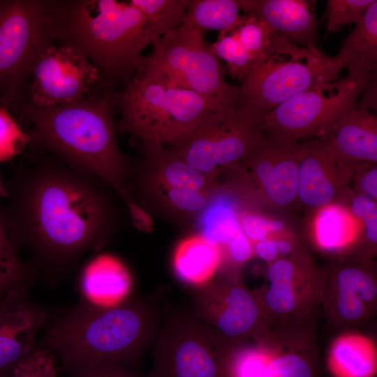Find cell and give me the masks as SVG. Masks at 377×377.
I'll return each mask as SVG.
<instances>
[{
	"label": "cell",
	"mask_w": 377,
	"mask_h": 377,
	"mask_svg": "<svg viewBox=\"0 0 377 377\" xmlns=\"http://www.w3.org/2000/svg\"><path fill=\"white\" fill-rule=\"evenodd\" d=\"M32 154L3 187L8 202L0 207L1 216L15 246H27L40 268L64 270L110 235L109 186L54 155Z\"/></svg>",
	"instance_id": "obj_1"
},
{
	"label": "cell",
	"mask_w": 377,
	"mask_h": 377,
	"mask_svg": "<svg viewBox=\"0 0 377 377\" xmlns=\"http://www.w3.org/2000/svg\"><path fill=\"white\" fill-rule=\"evenodd\" d=\"M113 94L103 89L52 107L27 101L8 110L29 124L26 133L31 151L54 155L69 165L94 174L118 193L129 211L137 203L127 186L128 162L116 139Z\"/></svg>",
	"instance_id": "obj_2"
},
{
	"label": "cell",
	"mask_w": 377,
	"mask_h": 377,
	"mask_svg": "<svg viewBox=\"0 0 377 377\" xmlns=\"http://www.w3.org/2000/svg\"><path fill=\"white\" fill-rule=\"evenodd\" d=\"M54 42L89 59L97 70V91H113L135 75L145 48L156 38L131 1L52 0Z\"/></svg>",
	"instance_id": "obj_3"
},
{
	"label": "cell",
	"mask_w": 377,
	"mask_h": 377,
	"mask_svg": "<svg viewBox=\"0 0 377 377\" xmlns=\"http://www.w3.org/2000/svg\"><path fill=\"white\" fill-rule=\"evenodd\" d=\"M149 312L136 302L112 306L87 302L57 320L40 347L60 358L63 371L99 362L130 367L150 334Z\"/></svg>",
	"instance_id": "obj_4"
},
{
	"label": "cell",
	"mask_w": 377,
	"mask_h": 377,
	"mask_svg": "<svg viewBox=\"0 0 377 377\" xmlns=\"http://www.w3.org/2000/svg\"><path fill=\"white\" fill-rule=\"evenodd\" d=\"M113 100L121 114L119 131L129 134L143 148L172 145L212 113L235 110L193 91L137 75L121 91H114Z\"/></svg>",
	"instance_id": "obj_5"
},
{
	"label": "cell",
	"mask_w": 377,
	"mask_h": 377,
	"mask_svg": "<svg viewBox=\"0 0 377 377\" xmlns=\"http://www.w3.org/2000/svg\"><path fill=\"white\" fill-rule=\"evenodd\" d=\"M323 279V267L303 246L267 264L264 282L253 290L266 333L276 340L316 337Z\"/></svg>",
	"instance_id": "obj_6"
},
{
	"label": "cell",
	"mask_w": 377,
	"mask_h": 377,
	"mask_svg": "<svg viewBox=\"0 0 377 377\" xmlns=\"http://www.w3.org/2000/svg\"><path fill=\"white\" fill-rule=\"evenodd\" d=\"M204 35L184 20L153 41L151 54L140 58L135 75L193 91L234 110L239 87L226 82L220 59L205 42Z\"/></svg>",
	"instance_id": "obj_7"
},
{
	"label": "cell",
	"mask_w": 377,
	"mask_h": 377,
	"mask_svg": "<svg viewBox=\"0 0 377 377\" xmlns=\"http://www.w3.org/2000/svg\"><path fill=\"white\" fill-rule=\"evenodd\" d=\"M337 55L299 46L276 34L264 57L242 80L239 101L267 112L290 98L339 79Z\"/></svg>",
	"instance_id": "obj_8"
},
{
	"label": "cell",
	"mask_w": 377,
	"mask_h": 377,
	"mask_svg": "<svg viewBox=\"0 0 377 377\" xmlns=\"http://www.w3.org/2000/svg\"><path fill=\"white\" fill-rule=\"evenodd\" d=\"M52 0H0V108L29 101L34 68L54 44Z\"/></svg>",
	"instance_id": "obj_9"
},
{
	"label": "cell",
	"mask_w": 377,
	"mask_h": 377,
	"mask_svg": "<svg viewBox=\"0 0 377 377\" xmlns=\"http://www.w3.org/2000/svg\"><path fill=\"white\" fill-rule=\"evenodd\" d=\"M265 114L260 108L239 101L234 111L212 113L170 149L191 168L216 179L257 147Z\"/></svg>",
	"instance_id": "obj_10"
},
{
	"label": "cell",
	"mask_w": 377,
	"mask_h": 377,
	"mask_svg": "<svg viewBox=\"0 0 377 377\" xmlns=\"http://www.w3.org/2000/svg\"><path fill=\"white\" fill-rule=\"evenodd\" d=\"M301 142L267 135L252 153L228 169V182L246 205L285 211L297 205Z\"/></svg>",
	"instance_id": "obj_11"
},
{
	"label": "cell",
	"mask_w": 377,
	"mask_h": 377,
	"mask_svg": "<svg viewBox=\"0 0 377 377\" xmlns=\"http://www.w3.org/2000/svg\"><path fill=\"white\" fill-rule=\"evenodd\" d=\"M237 346L196 318H175L157 337L150 377H227Z\"/></svg>",
	"instance_id": "obj_12"
},
{
	"label": "cell",
	"mask_w": 377,
	"mask_h": 377,
	"mask_svg": "<svg viewBox=\"0 0 377 377\" xmlns=\"http://www.w3.org/2000/svg\"><path fill=\"white\" fill-rule=\"evenodd\" d=\"M367 89L345 77L305 90L266 112L261 131L297 142L318 138L353 109Z\"/></svg>",
	"instance_id": "obj_13"
},
{
	"label": "cell",
	"mask_w": 377,
	"mask_h": 377,
	"mask_svg": "<svg viewBox=\"0 0 377 377\" xmlns=\"http://www.w3.org/2000/svg\"><path fill=\"white\" fill-rule=\"evenodd\" d=\"M321 310L328 329L356 331L377 311V268L374 259L347 254L323 267Z\"/></svg>",
	"instance_id": "obj_14"
},
{
	"label": "cell",
	"mask_w": 377,
	"mask_h": 377,
	"mask_svg": "<svg viewBox=\"0 0 377 377\" xmlns=\"http://www.w3.org/2000/svg\"><path fill=\"white\" fill-rule=\"evenodd\" d=\"M219 272L217 279L198 287L193 300L196 318L237 346L265 337L258 302L244 283L241 272Z\"/></svg>",
	"instance_id": "obj_15"
},
{
	"label": "cell",
	"mask_w": 377,
	"mask_h": 377,
	"mask_svg": "<svg viewBox=\"0 0 377 377\" xmlns=\"http://www.w3.org/2000/svg\"><path fill=\"white\" fill-rule=\"evenodd\" d=\"M98 72L73 50L54 45L36 62L29 84V102L52 107L72 103L97 91Z\"/></svg>",
	"instance_id": "obj_16"
},
{
	"label": "cell",
	"mask_w": 377,
	"mask_h": 377,
	"mask_svg": "<svg viewBox=\"0 0 377 377\" xmlns=\"http://www.w3.org/2000/svg\"><path fill=\"white\" fill-rule=\"evenodd\" d=\"M298 169L297 205L311 210L337 202L358 165L338 156L320 138L304 140Z\"/></svg>",
	"instance_id": "obj_17"
},
{
	"label": "cell",
	"mask_w": 377,
	"mask_h": 377,
	"mask_svg": "<svg viewBox=\"0 0 377 377\" xmlns=\"http://www.w3.org/2000/svg\"><path fill=\"white\" fill-rule=\"evenodd\" d=\"M46 313L28 298L26 286L13 288L0 298V377L11 369L34 347Z\"/></svg>",
	"instance_id": "obj_18"
},
{
	"label": "cell",
	"mask_w": 377,
	"mask_h": 377,
	"mask_svg": "<svg viewBox=\"0 0 377 377\" xmlns=\"http://www.w3.org/2000/svg\"><path fill=\"white\" fill-rule=\"evenodd\" d=\"M247 15L267 22L276 34L304 47H316L318 23L312 2L303 0H237Z\"/></svg>",
	"instance_id": "obj_19"
},
{
	"label": "cell",
	"mask_w": 377,
	"mask_h": 377,
	"mask_svg": "<svg viewBox=\"0 0 377 377\" xmlns=\"http://www.w3.org/2000/svg\"><path fill=\"white\" fill-rule=\"evenodd\" d=\"M318 138L347 162L377 163V117L369 109L356 105Z\"/></svg>",
	"instance_id": "obj_20"
},
{
	"label": "cell",
	"mask_w": 377,
	"mask_h": 377,
	"mask_svg": "<svg viewBox=\"0 0 377 377\" xmlns=\"http://www.w3.org/2000/svg\"><path fill=\"white\" fill-rule=\"evenodd\" d=\"M142 185L158 188L193 189L211 193L221 185L217 179L191 168L172 150L162 146L144 147Z\"/></svg>",
	"instance_id": "obj_21"
},
{
	"label": "cell",
	"mask_w": 377,
	"mask_h": 377,
	"mask_svg": "<svg viewBox=\"0 0 377 377\" xmlns=\"http://www.w3.org/2000/svg\"><path fill=\"white\" fill-rule=\"evenodd\" d=\"M312 213L311 237L319 251L330 259L356 253L361 242L362 228L348 207L332 202Z\"/></svg>",
	"instance_id": "obj_22"
},
{
	"label": "cell",
	"mask_w": 377,
	"mask_h": 377,
	"mask_svg": "<svg viewBox=\"0 0 377 377\" xmlns=\"http://www.w3.org/2000/svg\"><path fill=\"white\" fill-rule=\"evenodd\" d=\"M348 77L367 89L373 84L377 61V1L345 38L339 54Z\"/></svg>",
	"instance_id": "obj_23"
},
{
	"label": "cell",
	"mask_w": 377,
	"mask_h": 377,
	"mask_svg": "<svg viewBox=\"0 0 377 377\" xmlns=\"http://www.w3.org/2000/svg\"><path fill=\"white\" fill-rule=\"evenodd\" d=\"M80 285L88 302L112 306L121 303L128 294L131 279L128 269L118 258L103 254L84 267Z\"/></svg>",
	"instance_id": "obj_24"
},
{
	"label": "cell",
	"mask_w": 377,
	"mask_h": 377,
	"mask_svg": "<svg viewBox=\"0 0 377 377\" xmlns=\"http://www.w3.org/2000/svg\"><path fill=\"white\" fill-rule=\"evenodd\" d=\"M327 361L334 377H374L376 346L371 338L356 331L343 332L332 341Z\"/></svg>",
	"instance_id": "obj_25"
},
{
	"label": "cell",
	"mask_w": 377,
	"mask_h": 377,
	"mask_svg": "<svg viewBox=\"0 0 377 377\" xmlns=\"http://www.w3.org/2000/svg\"><path fill=\"white\" fill-rule=\"evenodd\" d=\"M221 263L220 246L198 234L182 240L173 256V267L177 276L184 282L197 287L212 281Z\"/></svg>",
	"instance_id": "obj_26"
},
{
	"label": "cell",
	"mask_w": 377,
	"mask_h": 377,
	"mask_svg": "<svg viewBox=\"0 0 377 377\" xmlns=\"http://www.w3.org/2000/svg\"><path fill=\"white\" fill-rule=\"evenodd\" d=\"M237 0H188L185 21L205 34L232 29L240 18Z\"/></svg>",
	"instance_id": "obj_27"
},
{
	"label": "cell",
	"mask_w": 377,
	"mask_h": 377,
	"mask_svg": "<svg viewBox=\"0 0 377 377\" xmlns=\"http://www.w3.org/2000/svg\"><path fill=\"white\" fill-rule=\"evenodd\" d=\"M317 353L309 347L291 344L276 348L262 377H318Z\"/></svg>",
	"instance_id": "obj_28"
},
{
	"label": "cell",
	"mask_w": 377,
	"mask_h": 377,
	"mask_svg": "<svg viewBox=\"0 0 377 377\" xmlns=\"http://www.w3.org/2000/svg\"><path fill=\"white\" fill-rule=\"evenodd\" d=\"M338 203L342 204L360 221L362 239L355 256L374 259L377 252V202L347 188Z\"/></svg>",
	"instance_id": "obj_29"
},
{
	"label": "cell",
	"mask_w": 377,
	"mask_h": 377,
	"mask_svg": "<svg viewBox=\"0 0 377 377\" xmlns=\"http://www.w3.org/2000/svg\"><path fill=\"white\" fill-rule=\"evenodd\" d=\"M145 16L156 38L177 28L184 21L188 0H131Z\"/></svg>",
	"instance_id": "obj_30"
},
{
	"label": "cell",
	"mask_w": 377,
	"mask_h": 377,
	"mask_svg": "<svg viewBox=\"0 0 377 377\" xmlns=\"http://www.w3.org/2000/svg\"><path fill=\"white\" fill-rule=\"evenodd\" d=\"M210 48L219 59L226 63V72L243 80L254 68L256 63L232 29L219 32Z\"/></svg>",
	"instance_id": "obj_31"
},
{
	"label": "cell",
	"mask_w": 377,
	"mask_h": 377,
	"mask_svg": "<svg viewBox=\"0 0 377 377\" xmlns=\"http://www.w3.org/2000/svg\"><path fill=\"white\" fill-rule=\"evenodd\" d=\"M29 273L20 259L17 247L8 233L0 210V298L10 290L25 286Z\"/></svg>",
	"instance_id": "obj_32"
},
{
	"label": "cell",
	"mask_w": 377,
	"mask_h": 377,
	"mask_svg": "<svg viewBox=\"0 0 377 377\" xmlns=\"http://www.w3.org/2000/svg\"><path fill=\"white\" fill-rule=\"evenodd\" d=\"M237 220L240 229L252 245L269 237L293 232L283 219L253 207H242L237 213Z\"/></svg>",
	"instance_id": "obj_33"
},
{
	"label": "cell",
	"mask_w": 377,
	"mask_h": 377,
	"mask_svg": "<svg viewBox=\"0 0 377 377\" xmlns=\"http://www.w3.org/2000/svg\"><path fill=\"white\" fill-rule=\"evenodd\" d=\"M232 29L254 60L256 66L264 57L276 34L265 20L247 15L241 16Z\"/></svg>",
	"instance_id": "obj_34"
},
{
	"label": "cell",
	"mask_w": 377,
	"mask_h": 377,
	"mask_svg": "<svg viewBox=\"0 0 377 377\" xmlns=\"http://www.w3.org/2000/svg\"><path fill=\"white\" fill-rule=\"evenodd\" d=\"M56 356L49 350L34 346L6 377H57Z\"/></svg>",
	"instance_id": "obj_35"
},
{
	"label": "cell",
	"mask_w": 377,
	"mask_h": 377,
	"mask_svg": "<svg viewBox=\"0 0 377 377\" xmlns=\"http://www.w3.org/2000/svg\"><path fill=\"white\" fill-rule=\"evenodd\" d=\"M374 0H328L325 28L334 32L342 26L359 22Z\"/></svg>",
	"instance_id": "obj_36"
},
{
	"label": "cell",
	"mask_w": 377,
	"mask_h": 377,
	"mask_svg": "<svg viewBox=\"0 0 377 377\" xmlns=\"http://www.w3.org/2000/svg\"><path fill=\"white\" fill-rule=\"evenodd\" d=\"M29 136L10 112L0 108V162L10 160L28 145Z\"/></svg>",
	"instance_id": "obj_37"
},
{
	"label": "cell",
	"mask_w": 377,
	"mask_h": 377,
	"mask_svg": "<svg viewBox=\"0 0 377 377\" xmlns=\"http://www.w3.org/2000/svg\"><path fill=\"white\" fill-rule=\"evenodd\" d=\"M302 244L293 232L269 237L253 244L254 256L258 257L267 264L276 260L290 256Z\"/></svg>",
	"instance_id": "obj_38"
},
{
	"label": "cell",
	"mask_w": 377,
	"mask_h": 377,
	"mask_svg": "<svg viewBox=\"0 0 377 377\" xmlns=\"http://www.w3.org/2000/svg\"><path fill=\"white\" fill-rule=\"evenodd\" d=\"M68 373L71 377H138L130 367L114 362L88 363Z\"/></svg>",
	"instance_id": "obj_39"
},
{
	"label": "cell",
	"mask_w": 377,
	"mask_h": 377,
	"mask_svg": "<svg viewBox=\"0 0 377 377\" xmlns=\"http://www.w3.org/2000/svg\"><path fill=\"white\" fill-rule=\"evenodd\" d=\"M350 187L357 193L377 202V163L358 164Z\"/></svg>",
	"instance_id": "obj_40"
},
{
	"label": "cell",
	"mask_w": 377,
	"mask_h": 377,
	"mask_svg": "<svg viewBox=\"0 0 377 377\" xmlns=\"http://www.w3.org/2000/svg\"><path fill=\"white\" fill-rule=\"evenodd\" d=\"M3 193H4V189H3V187L2 186L1 183L0 182V196L3 195Z\"/></svg>",
	"instance_id": "obj_41"
}]
</instances>
